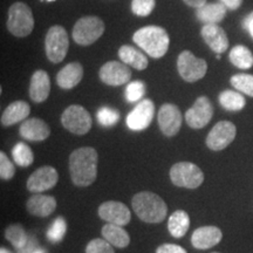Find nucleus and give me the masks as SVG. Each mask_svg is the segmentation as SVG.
I'll use <instances>...</instances> for the list:
<instances>
[{
    "label": "nucleus",
    "instance_id": "obj_2",
    "mask_svg": "<svg viewBox=\"0 0 253 253\" xmlns=\"http://www.w3.org/2000/svg\"><path fill=\"white\" fill-rule=\"evenodd\" d=\"M136 216L145 223L157 224L164 220L168 207L166 202L154 192L144 191L135 195L131 202Z\"/></svg>",
    "mask_w": 253,
    "mask_h": 253
},
{
    "label": "nucleus",
    "instance_id": "obj_43",
    "mask_svg": "<svg viewBox=\"0 0 253 253\" xmlns=\"http://www.w3.org/2000/svg\"><path fill=\"white\" fill-rule=\"evenodd\" d=\"M0 253H12V252L9 251V250H7V249L1 248V250H0Z\"/></svg>",
    "mask_w": 253,
    "mask_h": 253
},
{
    "label": "nucleus",
    "instance_id": "obj_1",
    "mask_svg": "<svg viewBox=\"0 0 253 253\" xmlns=\"http://www.w3.org/2000/svg\"><path fill=\"white\" fill-rule=\"evenodd\" d=\"M96 150L91 147L79 148L69 156V172L73 183L80 188L93 184L97 176Z\"/></svg>",
    "mask_w": 253,
    "mask_h": 253
},
{
    "label": "nucleus",
    "instance_id": "obj_31",
    "mask_svg": "<svg viewBox=\"0 0 253 253\" xmlns=\"http://www.w3.org/2000/svg\"><path fill=\"white\" fill-rule=\"evenodd\" d=\"M12 156H13L14 162L20 167H30L34 161L33 151L26 143L24 142H19L14 145L13 150H12Z\"/></svg>",
    "mask_w": 253,
    "mask_h": 253
},
{
    "label": "nucleus",
    "instance_id": "obj_34",
    "mask_svg": "<svg viewBox=\"0 0 253 253\" xmlns=\"http://www.w3.org/2000/svg\"><path fill=\"white\" fill-rule=\"evenodd\" d=\"M96 118L101 126H112L119 122L120 114L118 110L109 108V107H102L97 110Z\"/></svg>",
    "mask_w": 253,
    "mask_h": 253
},
{
    "label": "nucleus",
    "instance_id": "obj_40",
    "mask_svg": "<svg viewBox=\"0 0 253 253\" xmlns=\"http://www.w3.org/2000/svg\"><path fill=\"white\" fill-rule=\"evenodd\" d=\"M220 2L225 6L227 9L235 11V9L240 7V5L243 4V0H220Z\"/></svg>",
    "mask_w": 253,
    "mask_h": 253
},
{
    "label": "nucleus",
    "instance_id": "obj_45",
    "mask_svg": "<svg viewBox=\"0 0 253 253\" xmlns=\"http://www.w3.org/2000/svg\"><path fill=\"white\" fill-rule=\"evenodd\" d=\"M48 1H55V0H48Z\"/></svg>",
    "mask_w": 253,
    "mask_h": 253
},
{
    "label": "nucleus",
    "instance_id": "obj_21",
    "mask_svg": "<svg viewBox=\"0 0 253 253\" xmlns=\"http://www.w3.org/2000/svg\"><path fill=\"white\" fill-rule=\"evenodd\" d=\"M50 91V80L45 71H37L31 78L30 96L33 102L41 103L47 100Z\"/></svg>",
    "mask_w": 253,
    "mask_h": 253
},
{
    "label": "nucleus",
    "instance_id": "obj_26",
    "mask_svg": "<svg viewBox=\"0 0 253 253\" xmlns=\"http://www.w3.org/2000/svg\"><path fill=\"white\" fill-rule=\"evenodd\" d=\"M119 56L123 63L131 66L138 71H143L148 67V59L143 53L135 47L125 45L119 49Z\"/></svg>",
    "mask_w": 253,
    "mask_h": 253
},
{
    "label": "nucleus",
    "instance_id": "obj_44",
    "mask_svg": "<svg viewBox=\"0 0 253 253\" xmlns=\"http://www.w3.org/2000/svg\"><path fill=\"white\" fill-rule=\"evenodd\" d=\"M32 253H43V251H41V250H38V251H33Z\"/></svg>",
    "mask_w": 253,
    "mask_h": 253
},
{
    "label": "nucleus",
    "instance_id": "obj_27",
    "mask_svg": "<svg viewBox=\"0 0 253 253\" xmlns=\"http://www.w3.org/2000/svg\"><path fill=\"white\" fill-rule=\"evenodd\" d=\"M190 227L189 214L183 210H177L173 212L168 221V230L170 235L175 238H182L186 235Z\"/></svg>",
    "mask_w": 253,
    "mask_h": 253
},
{
    "label": "nucleus",
    "instance_id": "obj_32",
    "mask_svg": "<svg viewBox=\"0 0 253 253\" xmlns=\"http://www.w3.org/2000/svg\"><path fill=\"white\" fill-rule=\"evenodd\" d=\"M231 84L240 93L253 97V75L251 74H236L231 78Z\"/></svg>",
    "mask_w": 253,
    "mask_h": 253
},
{
    "label": "nucleus",
    "instance_id": "obj_30",
    "mask_svg": "<svg viewBox=\"0 0 253 253\" xmlns=\"http://www.w3.org/2000/svg\"><path fill=\"white\" fill-rule=\"evenodd\" d=\"M6 239L14 246L15 249L23 250L28 243V237L26 231L20 224H12L5 230Z\"/></svg>",
    "mask_w": 253,
    "mask_h": 253
},
{
    "label": "nucleus",
    "instance_id": "obj_42",
    "mask_svg": "<svg viewBox=\"0 0 253 253\" xmlns=\"http://www.w3.org/2000/svg\"><path fill=\"white\" fill-rule=\"evenodd\" d=\"M186 5L190 6V7L194 8H198L201 6H203L207 4V0H183Z\"/></svg>",
    "mask_w": 253,
    "mask_h": 253
},
{
    "label": "nucleus",
    "instance_id": "obj_4",
    "mask_svg": "<svg viewBox=\"0 0 253 253\" xmlns=\"http://www.w3.org/2000/svg\"><path fill=\"white\" fill-rule=\"evenodd\" d=\"M7 28L14 37L24 38L34 28V18L31 8L24 2H14L8 9Z\"/></svg>",
    "mask_w": 253,
    "mask_h": 253
},
{
    "label": "nucleus",
    "instance_id": "obj_33",
    "mask_svg": "<svg viewBox=\"0 0 253 253\" xmlns=\"http://www.w3.org/2000/svg\"><path fill=\"white\" fill-rule=\"evenodd\" d=\"M66 231H67V224H66L65 218L58 217L47 231V238H48L49 242L56 244V243H60L63 239Z\"/></svg>",
    "mask_w": 253,
    "mask_h": 253
},
{
    "label": "nucleus",
    "instance_id": "obj_37",
    "mask_svg": "<svg viewBox=\"0 0 253 253\" xmlns=\"http://www.w3.org/2000/svg\"><path fill=\"white\" fill-rule=\"evenodd\" d=\"M86 253H115L112 244H109L106 239H93L88 243Z\"/></svg>",
    "mask_w": 253,
    "mask_h": 253
},
{
    "label": "nucleus",
    "instance_id": "obj_12",
    "mask_svg": "<svg viewBox=\"0 0 253 253\" xmlns=\"http://www.w3.org/2000/svg\"><path fill=\"white\" fill-rule=\"evenodd\" d=\"M59 181L58 171L53 167H41L37 169L30 178L27 179V189L28 191L33 194H41V192L47 191V190L54 188Z\"/></svg>",
    "mask_w": 253,
    "mask_h": 253
},
{
    "label": "nucleus",
    "instance_id": "obj_29",
    "mask_svg": "<svg viewBox=\"0 0 253 253\" xmlns=\"http://www.w3.org/2000/svg\"><path fill=\"white\" fill-rule=\"evenodd\" d=\"M230 61L240 69H250L253 66V54L248 47L237 45L230 50Z\"/></svg>",
    "mask_w": 253,
    "mask_h": 253
},
{
    "label": "nucleus",
    "instance_id": "obj_36",
    "mask_svg": "<svg viewBox=\"0 0 253 253\" xmlns=\"http://www.w3.org/2000/svg\"><path fill=\"white\" fill-rule=\"evenodd\" d=\"M156 0H132L131 9L138 17H147L155 8Z\"/></svg>",
    "mask_w": 253,
    "mask_h": 253
},
{
    "label": "nucleus",
    "instance_id": "obj_17",
    "mask_svg": "<svg viewBox=\"0 0 253 253\" xmlns=\"http://www.w3.org/2000/svg\"><path fill=\"white\" fill-rule=\"evenodd\" d=\"M201 34L207 45L217 54H221L229 48V39L225 31L217 24L204 25Z\"/></svg>",
    "mask_w": 253,
    "mask_h": 253
},
{
    "label": "nucleus",
    "instance_id": "obj_13",
    "mask_svg": "<svg viewBox=\"0 0 253 253\" xmlns=\"http://www.w3.org/2000/svg\"><path fill=\"white\" fill-rule=\"evenodd\" d=\"M155 114V106L153 101L145 99L141 101L126 116V126L130 130L141 131L148 128L153 121Z\"/></svg>",
    "mask_w": 253,
    "mask_h": 253
},
{
    "label": "nucleus",
    "instance_id": "obj_11",
    "mask_svg": "<svg viewBox=\"0 0 253 253\" xmlns=\"http://www.w3.org/2000/svg\"><path fill=\"white\" fill-rule=\"evenodd\" d=\"M212 116L213 107L211 101L207 96H201L185 113V121L192 129H202L211 121Z\"/></svg>",
    "mask_w": 253,
    "mask_h": 253
},
{
    "label": "nucleus",
    "instance_id": "obj_10",
    "mask_svg": "<svg viewBox=\"0 0 253 253\" xmlns=\"http://www.w3.org/2000/svg\"><path fill=\"white\" fill-rule=\"evenodd\" d=\"M237 134L236 126L230 121H220L211 129L207 137L209 149L219 151L232 143Z\"/></svg>",
    "mask_w": 253,
    "mask_h": 253
},
{
    "label": "nucleus",
    "instance_id": "obj_41",
    "mask_svg": "<svg viewBox=\"0 0 253 253\" xmlns=\"http://www.w3.org/2000/svg\"><path fill=\"white\" fill-rule=\"evenodd\" d=\"M243 27L249 32V34L253 39V12L244 19V21H243Z\"/></svg>",
    "mask_w": 253,
    "mask_h": 253
},
{
    "label": "nucleus",
    "instance_id": "obj_20",
    "mask_svg": "<svg viewBox=\"0 0 253 253\" xmlns=\"http://www.w3.org/2000/svg\"><path fill=\"white\" fill-rule=\"evenodd\" d=\"M27 211L33 216L47 217L52 214L56 209V201L53 196L33 195L26 203Z\"/></svg>",
    "mask_w": 253,
    "mask_h": 253
},
{
    "label": "nucleus",
    "instance_id": "obj_7",
    "mask_svg": "<svg viewBox=\"0 0 253 253\" xmlns=\"http://www.w3.org/2000/svg\"><path fill=\"white\" fill-rule=\"evenodd\" d=\"M46 54L53 63L61 62L67 54L69 40L68 34L62 26L50 27L46 34L45 40Z\"/></svg>",
    "mask_w": 253,
    "mask_h": 253
},
{
    "label": "nucleus",
    "instance_id": "obj_3",
    "mask_svg": "<svg viewBox=\"0 0 253 253\" xmlns=\"http://www.w3.org/2000/svg\"><path fill=\"white\" fill-rule=\"evenodd\" d=\"M132 39L136 45L155 59L162 58L169 48V36L167 31L160 26L142 27L135 32Z\"/></svg>",
    "mask_w": 253,
    "mask_h": 253
},
{
    "label": "nucleus",
    "instance_id": "obj_35",
    "mask_svg": "<svg viewBox=\"0 0 253 253\" xmlns=\"http://www.w3.org/2000/svg\"><path fill=\"white\" fill-rule=\"evenodd\" d=\"M145 93V86L141 81H132L126 88V99L129 102H137Z\"/></svg>",
    "mask_w": 253,
    "mask_h": 253
},
{
    "label": "nucleus",
    "instance_id": "obj_6",
    "mask_svg": "<svg viewBox=\"0 0 253 253\" xmlns=\"http://www.w3.org/2000/svg\"><path fill=\"white\" fill-rule=\"evenodd\" d=\"M104 24L97 17H84L77 21L73 28V39L78 45L88 46L102 36Z\"/></svg>",
    "mask_w": 253,
    "mask_h": 253
},
{
    "label": "nucleus",
    "instance_id": "obj_5",
    "mask_svg": "<svg viewBox=\"0 0 253 253\" xmlns=\"http://www.w3.org/2000/svg\"><path fill=\"white\" fill-rule=\"evenodd\" d=\"M170 179L176 186L197 189L204 182V173L191 162H178L170 169Z\"/></svg>",
    "mask_w": 253,
    "mask_h": 253
},
{
    "label": "nucleus",
    "instance_id": "obj_28",
    "mask_svg": "<svg viewBox=\"0 0 253 253\" xmlns=\"http://www.w3.org/2000/svg\"><path fill=\"white\" fill-rule=\"evenodd\" d=\"M220 106L229 112H239L245 107V97L240 94V91L224 90L221 91L219 97Z\"/></svg>",
    "mask_w": 253,
    "mask_h": 253
},
{
    "label": "nucleus",
    "instance_id": "obj_18",
    "mask_svg": "<svg viewBox=\"0 0 253 253\" xmlns=\"http://www.w3.org/2000/svg\"><path fill=\"white\" fill-rule=\"evenodd\" d=\"M223 233L217 226H202L192 233L191 243L198 250H208L219 244Z\"/></svg>",
    "mask_w": 253,
    "mask_h": 253
},
{
    "label": "nucleus",
    "instance_id": "obj_23",
    "mask_svg": "<svg viewBox=\"0 0 253 253\" xmlns=\"http://www.w3.org/2000/svg\"><path fill=\"white\" fill-rule=\"evenodd\" d=\"M227 8L221 2H212V4H205L201 7L196 8V15L198 20L209 24H219L224 20L226 15Z\"/></svg>",
    "mask_w": 253,
    "mask_h": 253
},
{
    "label": "nucleus",
    "instance_id": "obj_14",
    "mask_svg": "<svg viewBox=\"0 0 253 253\" xmlns=\"http://www.w3.org/2000/svg\"><path fill=\"white\" fill-rule=\"evenodd\" d=\"M158 126L168 137L178 134L182 126V114L175 104L166 103L158 112Z\"/></svg>",
    "mask_w": 253,
    "mask_h": 253
},
{
    "label": "nucleus",
    "instance_id": "obj_15",
    "mask_svg": "<svg viewBox=\"0 0 253 253\" xmlns=\"http://www.w3.org/2000/svg\"><path fill=\"white\" fill-rule=\"evenodd\" d=\"M99 216L101 219L115 225H126L131 219V214L126 204L121 202L108 201L104 202L99 208Z\"/></svg>",
    "mask_w": 253,
    "mask_h": 253
},
{
    "label": "nucleus",
    "instance_id": "obj_39",
    "mask_svg": "<svg viewBox=\"0 0 253 253\" xmlns=\"http://www.w3.org/2000/svg\"><path fill=\"white\" fill-rule=\"evenodd\" d=\"M156 253H186V251L182 246L175 244H163L158 246Z\"/></svg>",
    "mask_w": 253,
    "mask_h": 253
},
{
    "label": "nucleus",
    "instance_id": "obj_25",
    "mask_svg": "<svg viewBox=\"0 0 253 253\" xmlns=\"http://www.w3.org/2000/svg\"><path fill=\"white\" fill-rule=\"evenodd\" d=\"M102 233L103 238L114 246L119 249L126 248L130 243V237H129L128 232L123 229L122 226L115 225V224H107L102 227Z\"/></svg>",
    "mask_w": 253,
    "mask_h": 253
},
{
    "label": "nucleus",
    "instance_id": "obj_19",
    "mask_svg": "<svg viewBox=\"0 0 253 253\" xmlns=\"http://www.w3.org/2000/svg\"><path fill=\"white\" fill-rule=\"evenodd\" d=\"M50 129L48 125L42 120L33 118L24 121L20 126V135L25 140L32 142L43 141L48 137Z\"/></svg>",
    "mask_w": 253,
    "mask_h": 253
},
{
    "label": "nucleus",
    "instance_id": "obj_8",
    "mask_svg": "<svg viewBox=\"0 0 253 253\" xmlns=\"http://www.w3.org/2000/svg\"><path fill=\"white\" fill-rule=\"evenodd\" d=\"M62 126L75 135H84L91 128L89 113L79 104L69 106L61 116Z\"/></svg>",
    "mask_w": 253,
    "mask_h": 253
},
{
    "label": "nucleus",
    "instance_id": "obj_22",
    "mask_svg": "<svg viewBox=\"0 0 253 253\" xmlns=\"http://www.w3.org/2000/svg\"><path fill=\"white\" fill-rule=\"evenodd\" d=\"M84 77V68L79 62H72L66 65L61 71L58 73L56 82L63 89H72L80 84Z\"/></svg>",
    "mask_w": 253,
    "mask_h": 253
},
{
    "label": "nucleus",
    "instance_id": "obj_46",
    "mask_svg": "<svg viewBox=\"0 0 253 253\" xmlns=\"http://www.w3.org/2000/svg\"><path fill=\"white\" fill-rule=\"evenodd\" d=\"M212 253H219V252H212Z\"/></svg>",
    "mask_w": 253,
    "mask_h": 253
},
{
    "label": "nucleus",
    "instance_id": "obj_16",
    "mask_svg": "<svg viewBox=\"0 0 253 253\" xmlns=\"http://www.w3.org/2000/svg\"><path fill=\"white\" fill-rule=\"evenodd\" d=\"M131 72L128 65L119 61H109L101 67L100 79L109 86H122L129 82Z\"/></svg>",
    "mask_w": 253,
    "mask_h": 253
},
{
    "label": "nucleus",
    "instance_id": "obj_9",
    "mask_svg": "<svg viewBox=\"0 0 253 253\" xmlns=\"http://www.w3.org/2000/svg\"><path fill=\"white\" fill-rule=\"evenodd\" d=\"M177 68L183 80L196 82L203 79L207 74L208 63L203 59H198L189 50L182 52L177 60Z\"/></svg>",
    "mask_w": 253,
    "mask_h": 253
},
{
    "label": "nucleus",
    "instance_id": "obj_24",
    "mask_svg": "<svg viewBox=\"0 0 253 253\" xmlns=\"http://www.w3.org/2000/svg\"><path fill=\"white\" fill-rule=\"evenodd\" d=\"M31 107L30 104L25 101H15L12 102L9 106L4 110L1 115V123L2 126H13L15 123L24 121L30 115Z\"/></svg>",
    "mask_w": 253,
    "mask_h": 253
},
{
    "label": "nucleus",
    "instance_id": "obj_38",
    "mask_svg": "<svg viewBox=\"0 0 253 253\" xmlns=\"http://www.w3.org/2000/svg\"><path fill=\"white\" fill-rule=\"evenodd\" d=\"M14 173L15 169L13 163L9 161L7 155L4 151H1L0 153V177H1V179L8 181L14 176Z\"/></svg>",
    "mask_w": 253,
    "mask_h": 253
}]
</instances>
